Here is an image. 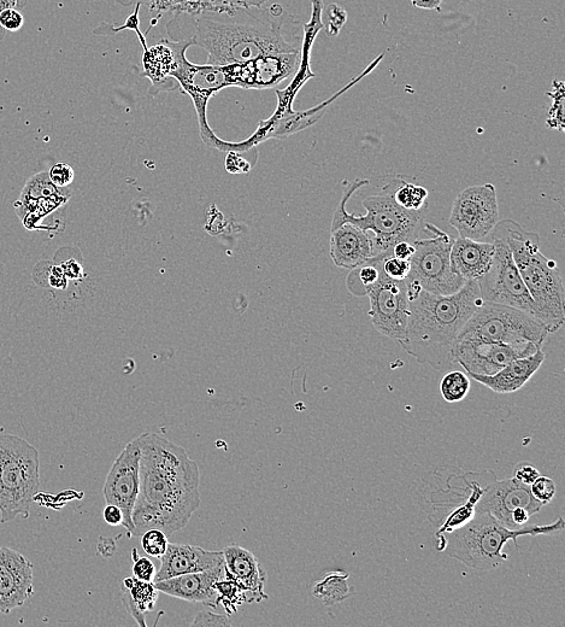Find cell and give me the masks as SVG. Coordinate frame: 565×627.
<instances>
[{"instance_id":"cell-21","label":"cell","mask_w":565,"mask_h":627,"mask_svg":"<svg viewBox=\"0 0 565 627\" xmlns=\"http://www.w3.org/2000/svg\"><path fill=\"white\" fill-rule=\"evenodd\" d=\"M226 570L244 588L246 603H258L268 599L264 593L267 573L257 556L245 548L233 544L222 550Z\"/></svg>"},{"instance_id":"cell-2","label":"cell","mask_w":565,"mask_h":627,"mask_svg":"<svg viewBox=\"0 0 565 627\" xmlns=\"http://www.w3.org/2000/svg\"><path fill=\"white\" fill-rule=\"evenodd\" d=\"M140 485L133 536L150 529L168 537L186 527L200 507V473L185 448L157 433L139 436Z\"/></svg>"},{"instance_id":"cell-26","label":"cell","mask_w":565,"mask_h":627,"mask_svg":"<svg viewBox=\"0 0 565 627\" xmlns=\"http://www.w3.org/2000/svg\"><path fill=\"white\" fill-rule=\"evenodd\" d=\"M158 594L155 583L144 582L133 577L123 580L122 601L126 611L132 615L138 625L146 626V615L155 611Z\"/></svg>"},{"instance_id":"cell-42","label":"cell","mask_w":565,"mask_h":627,"mask_svg":"<svg viewBox=\"0 0 565 627\" xmlns=\"http://www.w3.org/2000/svg\"><path fill=\"white\" fill-rule=\"evenodd\" d=\"M540 476L539 471L531 464H527V462H521V464L517 465L514 470V477L516 480H519L520 483L525 485H532L534 480Z\"/></svg>"},{"instance_id":"cell-17","label":"cell","mask_w":565,"mask_h":627,"mask_svg":"<svg viewBox=\"0 0 565 627\" xmlns=\"http://www.w3.org/2000/svg\"><path fill=\"white\" fill-rule=\"evenodd\" d=\"M33 594L31 560L15 549L0 547V613L21 608Z\"/></svg>"},{"instance_id":"cell-14","label":"cell","mask_w":565,"mask_h":627,"mask_svg":"<svg viewBox=\"0 0 565 627\" xmlns=\"http://www.w3.org/2000/svg\"><path fill=\"white\" fill-rule=\"evenodd\" d=\"M140 457L139 438H135L117 456L103 488L107 505H115L121 509L122 526L127 530L129 537H132L134 532L133 512L139 495Z\"/></svg>"},{"instance_id":"cell-31","label":"cell","mask_w":565,"mask_h":627,"mask_svg":"<svg viewBox=\"0 0 565 627\" xmlns=\"http://www.w3.org/2000/svg\"><path fill=\"white\" fill-rule=\"evenodd\" d=\"M58 196L70 198V191L68 189H61V187H57L54 183H52L49 173L41 172L33 175L32 178L27 180L19 199L20 201H27V199Z\"/></svg>"},{"instance_id":"cell-27","label":"cell","mask_w":565,"mask_h":627,"mask_svg":"<svg viewBox=\"0 0 565 627\" xmlns=\"http://www.w3.org/2000/svg\"><path fill=\"white\" fill-rule=\"evenodd\" d=\"M349 578L350 574L344 571L328 572L317 580L311 594L327 607L339 605L356 594L355 588L349 583Z\"/></svg>"},{"instance_id":"cell-38","label":"cell","mask_w":565,"mask_h":627,"mask_svg":"<svg viewBox=\"0 0 565 627\" xmlns=\"http://www.w3.org/2000/svg\"><path fill=\"white\" fill-rule=\"evenodd\" d=\"M49 177L57 187L67 189V186L73 183L75 172L67 163H57L50 169Z\"/></svg>"},{"instance_id":"cell-13","label":"cell","mask_w":565,"mask_h":627,"mask_svg":"<svg viewBox=\"0 0 565 627\" xmlns=\"http://www.w3.org/2000/svg\"><path fill=\"white\" fill-rule=\"evenodd\" d=\"M367 296L370 301V321L375 330L382 336L402 342L410 314L405 280L388 278L382 269L378 283L370 287Z\"/></svg>"},{"instance_id":"cell-6","label":"cell","mask_w":565,"mask_h":627,"mask_svg":"<svg viewBox=\"0 0 565 627\" xmlns=\"http://www.w3.org/2000/svg\"><path fill=\"white\" fill-rule=\"evenodd\" d=\"M369 185V180L358 179L352 183L341 197L335 209L331 231L343 224H351L370 234L373 239V259L384 260L392 255L393 246L399 242L414 243L419 239L427 212H408L394 202L384 187L379 195L363 199L367 213L361 216L346 212V203L353 193Z\"/></svg>"},{"instance_id":"cell-24","label":"cell","mask_w":565,"mask_h":627,"mask_svg":"<svg viewBox=\"0 0 565 627\" xmlns=\"http://www.w3.org/2000/svg\"><path fill=\"white\" fill-rule=\"evenodd\" d=\"M494 256L493 242L467 238L453 240L451 248L452 271L466 281H479L491 267Z\"/></svg>"},{"instance_id":"cell-45","label":"cell","mask_w":565,"mask_h":627,"mask_svg":"<svg viewBox=\"0 0 565 627\" xmlns=\"http://www.w3.org/2000/svg\"><path fill=\"white\" fill-rule=\"evenodd\" d=\"M268 0H231L233 8H262Z\"/></svg>"},{"instance_id":"cell-44","label":"cell","mask_w":565,"mask_h":627,"mask_svg":"<svg viewBox=\"0 0 565 627\" xmlns=\"http://www.w3.org/2000/svg\"><path fill=\"white\" fill-rule=\"evenodd\" d=\"M103 517L105 523L110 526H122L123 513L121 509L115 505H107L104 509Z\"/></svg>"},{"instance_id":"cell-32","label":"cell","mask_w":565,"mask_h":627,"mask_svg":"<svg viewBox=\"0 0 565 627\" xmlns=\"http://www.w3.org/2000/svg\"><path fill=\"white\" fill-rule=\"evenodd\" d=\"M469 391L470 379L466 373L452 371L446 373L441 379L440 392L446 402H461L467 397Z\"/></svg>"},{"instance_id":"cell-34","label":"cell","mask_w":565,"mask_h":627,"mask_svg":"<svg viewBox=\"0 0 565 627\" xmlns=\"http://www.w3.org/2000/svg\"><path fill=\"white\" fill-rule=\"evenodd\" d=\"M529 488L535 500L543 506L549 505L557 494V485L549 477L539 476L532 485H529Z\"/></svg>"},{"instance_id":"cell-4","label":"cell","mask_w":565,"mask_h":627,"mask_svg":"<svg viewBox=\"0 0 565 627\" xmlns=\"http://www.w3.org/2000/svg\"><path fill=\"white\" fill-rule=\"evenodd\" d=\"M503 238L537 308V318L549 333L561 330L565 321V294L557 263L540 251L538 233L526 231L514 220L498 221L490 234Z\"/></svg>"},{"instance_id":"cell-35","label":"cell","mask_w":565,"mask_h":627,"mask_svg":"<svg viewBox=\"0 0 565 627\" xmlns=\"http://www.w3.org/2000/svg\"><path fill=\"white\" fill-rule=\"evenodd\" d=\"M140 5L141 4H137V7H135L133 15L128 17L125 25H123L122 27H117L116 28L114 25H108V23H103L102 26L98 27L96 29V31H94V34H97V35H111V34L119 33L121 31H125V29L128 28V29H131V31L137 32V34L139 35V38H140L141 45H143L144 50L147 49L144 35L141 34L140 29H139V9H140Z\"/></svg>"},{"instance_id":"cell-41","label":"cell","mask_w":565,"mask_h":627,"mask_svg":"<svg viewBox=\"0 0 565 627\" xmlns=\"http://www.w3.org/2000/svg\"><path fill=\"white\" fill-rule=\"evenodd\" d=\"M226 158V168L229 173H249L252 169L253 164H250L245 160L244 157H241V154L238 152H227Z\"/></svg>"},{"instance_id":"cell-36","label":"cell","mask_w":565,"mask_h":627,"mask_svg":"<svg viewBox=\"0 0 565 627\" xmlns=\"http://www.w3.org/2000/svg\"><path fill=\"white\" fill-rule=\"evenodd\" d=\"M382 269L388 278L405 280L410 272V261L399 260L391 255L382 260Z\"/></svg>"},{"instance_id":"cell-37","label":"cell","mask_w":565,"mask_h":627,"mask_svg":"<svg viewBox=\"0 0 565 627\" xmlns=\"http://www.w3.org/2000/svg\"><path fill=\"white\" fill-rule=\"evenodd\" d=\"M133 555V576L137 579L144 580V582H155L157 570L153 562L149 558H140L139 555L137 558V550L135 549L133 550Z\"/></svg>"},{"instance_id":"cell-49","label":"cell","mask_w":565,"mask_h":627,"mask_svg":"<svg viewBox=\"0 0 565 627\" xmlns=\"http://www.w3.org/2000/svg\"><path fill=\"white\" fill-rule=\"evenodd\" d=\"M5 32H7V31H4V29L2 27H0V41L3 40Z\"/></svg>"},{"instance_id":"cell-12","label":"cell","mask_w":565,"mask_h":627,"mask_svg":"<svg viewBox=\"0 0 565 627\" xmlns=\"http://www.w3.org/2000/svg\"><path fill=\"white\" fill-rule=\"evenodd\" d=\"M499 207L496 186H470L459 193L452 205L450 225L459 237L484 240L498 224Z\"/></svg>"},{"instance_id":"cell-50","label":"cell","mask_w":565,"mask_h":627,"mask_svg":"<svg viewBox=\"0 0 565 627\" xmlns=\"http://www.w3.org/2000/svg\"><path fill=\"white\" fill-rule=\"evenodd\" d=\"M222 2L229 5V7H231V0H222Z\"/></svg>"},{"instance_id":"cell-23","label":"cell","mask_w":565,"mask_h":627,"mask_svg":"<svg viewBox=\"0 0 565 627\" xmlns=\"http://www.w3.org/2000/svg\"><path fill=\"white\" fill-rule=\"evenodd\" d=\"M546 360L543 350L539 349L537 353L521 357L508 363L496 374L492 375H476L468 374L475 382L486 386L487 389L496 392L498 395L514 394L525 386L533 375L537 373Z\"/></svg>"},{"instance_id":"cell-48","label":"cell","mask_w":565,"mask_h":627,"mask_svg":"<svg viewBox=\"0 0 565 627\" xmlns=\"http://www.w3.org/2000/svg\"><path fill=\"white\" fill-rule=\"evenodd\" d=\"M116 2L123 5V7H128V5H132L134 3H137V4L152 3L153 0H116Z\"/></svg>"},{"instance_id":"cell-15","label":"cell","mask_w":565,"mask_h":627,"mask_svg":"<svg viewBox=\"0 0 565 627\" xmlns=\"http://www.w3.org/2000/svg\"><path fill=\"white\" fill-rule=\"evenodd\" d=\"M534 343L504 344L480 341H459L452 351L453 363H458L468 374H496L508 363L537 353Z\"/></svg>"},{"instance_id":"cell-8","label":"cell","mask_w":565,"mask_h":627,"mask_svg":"<svg viewBox=\"0 0 565 627\" xmlns=\"http://www.w3.org/2000/svg\"><path fill=\"white\" fill-rule=\"evenodd\" d=\"M174 52V66L170 72L180 85L182 93L190 96L198 116L200 138L208 148L221 152L233 150V143L225 142L216 136L208 122V104L210 99L227 87H237L234 64L229 66H211V64H193L187 60L186 51L191 48L190 41H170Z\"/></svg>"},{"instance_id":"cell-7","label":"cell","mask_w":565,"mask_h":627,"mask_svg":"<svg viewBox=\"0 0 565 627\" xmlns=\"http://www.w3.org/2000/svg\"><path fill=\"white\" fill-rule=\"evenodd\" d=\"M40 486L39 451L26 439L0 435V521L29 518Z\"/></svg>"},{"instance_id":"cell-29","label":"cell","mask_w":565,"mask_h":627,"mask_svg":"<svg viewBox=\"0 0 565 627\" xmlns=\"http://www.w3.org/2000/svg\"><path fill=\"white\" fill-rule=\"evenodd\" d=\"M382 273V260L372 259L366 265L352 269L347 277V289L355 296H367L370 287L378 283Z\"/></svg>"},{"instance_id":"cell-25","label":"cell","mask_w":565,"mask_h":627,"mask_svg":"<svg viewBox=\"0 0 565 627\" xmlns=\"http://www.w3.org/2000/svg\"><path fill=\"white\" fill-rule=\"evenodd\" d=\"M173 66L174 52L169 40H162L160 44L144 50V75L151 81V96L178 89V82L170 78Z\"/></svg>"},{"instance_id":"cell-3","label":"cell","mask_w":565,"mask_h":627,"mask_svg":"<svg viewBox=\"0 0 565 627\" xmlns=\"http://www.w3.org/2000/svg\"><path fill=\"white\" fill-rule=\"evenodd\" d=\"M406 283V281H405ZM409 320L402 348L421 365L445 371L455 365L452 351L459 332L484 300L478 281H467L456 294L438 296L406 283Z\"/></svg>"},{"instance_id":"cell-10","label":"cell","mask_w":565,"mask_h":627,"mask_svg":"<svg viewBox=\"0 0 565 627\" xmlns=\"http://www.w3.org/2000/svg\"><path fill=\"white\" fill-rule=\"evenodd\" d=\"M429 238L416 239L415 254L410 259L406 283L416 284L429 294L450 296L462 289L467 281L452 271L451 248L453 239L433 224H423Z\"/></svg>"},{"instance_id":"cell-33","label":"cell","mask_w":565,"mask_h":627,"mask_svg":"<svg viewBox=\"0 0 565 627\" xmlns=\"http://www.w3.org/2000/svg\"><path fill=\"white\" fill-rule=\"evenodd\" d=\"M141 537V546L144 552L151 558L161 559L167 552L168 536L162 530L150 529L143 533Z\"/></svg>"},{"instance_id":"cell-43","label":"cell","mask_w":565,"mask_h":627,"mask_svg":"<svg viewBox=\"0 0 565 627\" xmlns=\"http://www.w3.org/2000/svg\"><path fill=\"white\" fill-rule=\"evenodd\" d=\"M414 254L415 246L410 242H399L392 249V256L399 260L410 261Z\"/></svg>"},{"instance_id":"cell-20","label":"cell","mask_w":565,"mask_h":627,"mask_svg":"<svg viewBox=\"0 0 565 627\" xmlns=\"http://www.w3.org/2000/svg\"><path fill=\"white\" fill-rule=\"evenodd\" d=\"M225 562L222 552H211L190 544L169 543L167 552L161 558V568L155 582H161L184 574L211 570Z\"/></svg>"},{"instance_id":"cell-22","label":"cell","mask_w":565,"mask_h":627,"mask_svg":"<svg viewBox=\"0 0 565 627\" xmlns=\"http://www.w3.org/2000/svg\"><path fill=\"white\" fill-rule=\"evenodd\" d=\"M373 256V239L361 228L343 224L331 231V257L335 266L352 271L366 265Z\"/></svg>"},{"instance_id":"cell-9","label":"cell","mask_w":565,"mask_h":627,"mask_svg":"<svg viewBox=\"0 0 565 627\" xmlns=\"http://www.w3.org/2000/svg\"><path fill=\"white\" fill-rule=\"evenodd\" d=\"M549 334L543 322L520 309L484 302L470 316L456 342L534 343L543 347Z\"/></svg>"},{"instance_id":"cell-46","label":"cell","mask_w":565,"mask_h":627,"mask_svg":"<svg viewBox=\"0 0 565 627\" xmlns=\"http://www.w3.org/2000/svg\"><path fill=\"white\" fill-rule=\"evenodd\" d=\"M414 7L423 10H438L444 0H410Z\"/></svg>"},{"instance_id":"cell-5","label":"cell","mask_w":565,"mask_h":627,"mask_svg":"<svg viewBox=\"0 0 565 627\" xmlns=\"http://www.w3.org/2000/svg\"><path fill=\"white\" fill-rule=\"evenodd\" d=\"M565 529L563 518L549 525H526L508 529L488 513H476L474 518L459 529L441 535L439 552L462 562L475 571H492L509 560L504 552L506 544L523 536H555Z\"/></svg>"},{"instance_id":"cell-28","label":"cell","mask_w":565,"mask_h":627,"mask_svg":"<svg viewBox=\"0 0 565 627\" xmlns=\"http://www.w3.org/2000/svg\"><path fill=\"white\" fill-rule=\"evenodd\" d=\"M385 189L390 191L394 202L400 208L408 210V212H427L429 193L425 187L396 179L388 183Z\"/></svg>"},{"instance_id":"cell-39","label":"cell","mask_w":565,"mask_h":627,"mask_svg":"<svg viewBox=\"0 0 565 627\" xmlns=\"http://www.w3.org/2000/svg\"><path fill=\"white\" fill-rule=\"evenodd\" d=\"M23 25H25V19H23L20 10L7 9L0 13V27L4 31L19 32Z\"/></svg>"},{"instance_id":"cell-30","label":"cell","mask_w":565,"mask_h":627,"mask_svg":"<svg viewBox=\"0 0 565 627\" xmlns=\"http://www.w3.org/2000/svg\"><path fill=\"white\" fill-rule=\"evenodd\" d=\"M226 567V566H225ZM220 605L225 608L227 615L238 612V608L246 603V593L243 587L226 570V576L215 583Z\"/></svg>"},{"instance_id":"cell-19","label":"cell","mask_w":565,"mask_h":627,"mask_svg":"<svg viewBox=\"0 0 565 627\" xmlns=\"http://www.w3.org/2000/svg\"><path fill=\"white\" fill-rule=\"evenodd\" d=\"M226 576L225 562L211 570L184 574L161 582H156L160 593L176 597L192 603H203L210 608L220 606L219 595L216 593L215 583Z\"/></svg>"},{"instance_id":"cell-1","label":"cell","mask_w":565,"mask_h":627,"mask_svg":"<svg viewBox=\"0 0 565 627\" xmlns=\"http://www.w3.org/2000/svg\"><path fill=\"white\" fill-rule=\"evenodd\" d=\"M282 14L281 8L221 5L200 13L175 14L167 23V33L173 41L187 40L207 51L211 66H229L263 55L299 52Z\"/></svg>"},{"instance_id":"cell-18","label":"cell","mask_w":565,"mask_h":627,"mask_svg":"<svg viewBox=\"0 0 565 627\" xmlns=\"http://www.w3.org/2000/svg\"><path fill=\"white\" fill-rule=\"evenodd\" d=\"M300 51L269 54L255 60L234 64L237 87L244 90H269L291 78L300 64Z\"/></svg>"},{"instance_id":"cell-47","label":"cell","mask_w":565,"mask_h":627,"mask_svg":"<svg viewBox=\"0 0 565 627\" xmlns=\"http://www.w3.org/2000/svg\"><path fill=\"white\" fill-rule=\"evenodd\" d=\"M28 0H0V13L7 9L21 10L26 7Z\"/></svg>"},{"instance_id":"cell-40","label":"cell","mask_w":565,"mask_h":627,"mask_svg":"<svg viewBox=\"0 0 565 627\" xmlns=\"http://www.w3.org/2000/svg\"><path fill=\"white\" fill-rule=\"evenodd\" d=\"M191 626H231V620H229V615L204 611L197 614Z\"/></svg>"},{"instance_id":"cell-11","label":"cell","mask_w":565,"mask_h":627,"mask_svg":"<svg viewBox=\"0 0 565 627\" xmlns=\"http://www.w3.org/2000/svg\"><path fill=\"white\" fill-rule=\"evenodd\" d=\"M487 238L494 244V256L490 269L478 281L482 300L520 309L538 319L537 308L512 259L509 245L500 237Z\"/></svg>"},{"instance_id":"cell-16","label":"cell","mask_w":565,"mask_h":627,"mask_svg":"<svg viewBox=\"0 0 565 627\" xmlns=\"http://www.w3.org/2000/svg\"><path fill=\"white\" fill-rule=\"evenodd\" d=\"M520 507L528 509L534 515L544 506L535 500L529 485L522 484L515 478L504 480L496 478L486 486L476 506V513L491 514L500 524L515 530L511 513Z\"/></svg>"}]
</instances>
